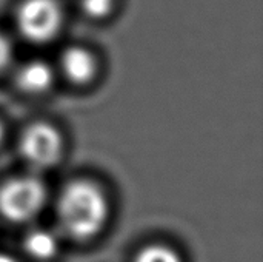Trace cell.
I'll list each match as a JSON object with an SVG mask.
<instances>
[{
    "label": "cell",
    "instance_id": "obj_4",
    "mask_svg": "<svg viewBox=\"0 0 263 262\" xmlns=\"http://www.w3.org/2000/svg\"><path fill=\"white\" fill-rule=\"evenodd\" d=\"M20 153L31 167L39 170L49 168L55 165L63 154V137L55 127L35 122L22 133Z\"/></svg>",
    "mask_w": 263,
    "mask_h": 262
},
{
    "label": "cell",
    "instance_id": "obj_3",
    "mask_svg": "<svg viewBox=\"0 0 263 262\" xmlns=\"http://www.w3.org/2000/svg\"><path fill=\"white\" fill-rule=\"evenodd\" d=\"M15 20L26 40L45 43L60 31L63 11L57 0H25L18 6Z\"/></svg>",
    "mask_w": 263,
    "mask_h": 262
},
{
    "label": "cell",
    "instance_id": "obj_6",
    "mask_svg": "<svg viewBox=\"0 0 263 262\" xmlns=\"http://www.w3.org/2000/svg\"><path fill=\"white\" fill-rule=\"evenodd\" d=\"M52 69L43 60H29L22 65L17 73L18 88L29 94H40L46 91L52 85Z\"/></svg>",
    "mask_w": 263,
    "mask_h": 262
},
{
    "label": "cell",
    "instance_id": "obj_7",
    "mask_svg": "<svg viewBox=\"0 0 263 262\" xmlns=\"http://www.w3.org/2000/svg\"><path fill=\"white\" fill-rule=\"evenodd\" d=\"M26 253L39 261H49L59 252V239L57 236L46 229H34L31 230L23 241Z\"/></svg>",
    "mask_w": 263,
    "mask_h": 262
},
{
    "label": "cell",
    "instance_id": "obj_9",
    "mask_svg": "<svg viewBox=\"0 0 263 262\" xmlns=\"http://www.w3.org/2000/svg\"><path fill=\"white\" fill-rule=\"evenodd\" d=\"M112 6H114V0H82L83 11L89 17H94V19L108 15Z\"/></svg>",
    "mask_w": 263,
    "mask_h": 262
},
{
    "label": "cell",
    "instance_id": "obj_12",
    "mask_svg": "<svg viewBox=\"0 0 263 262\" xmlns=\"http://www.w3.org/2000/svg\"><path fill=\"white\" fill-rule=\"evenodd\" d=\"M3 125H2V122H0V142H2V139H3Z\"/></svg>",
    "mask_w": 263,
    "mask_h": 262
},
{
    "label": "cell",
    "instance_id": "obj_11",
    "mask_svg": "<svg viewBox=\"0 0 263 262\" xmlns=\"http://www.w3.org/2000/svg\"><path fill=\"white\" fill-rule=\"evenodd\" d=\"M0 262H17L12 256L9 255H5V253H0Z\"/></svg>",
    "mask_w": 263,
    "mask_h": 262
},
{
    "label": "cell",
    "instance_id": "obj_2",
    "mask_svg": "<svg viewBox=\"0 0 263 262\" xmlns=\"http://www.w3.org/2000/svg\"><path fill=\"white\" fill-rule=\"evenodd\" d=\"M46 196V185L37 176L11 178L0 187V215L11 222L31 221L43 208Z\"/></svg>",
    "mask_w": 263,
    "mask_h": 262
},
{
    "label": "cell",
    "instance_id": "obj_8",
    "mask_svg": "<svg viewBox=\"0 0 263 262\" xmlns=\"http://www.w3.org/2000/svg\"><path fill=\"white\" fill-rule=\"evenodd\" d=\"M134 262H183L180 255L163 244H151L143 247L134 258Z\"/></svg>",
    "mask_w": 263,
    "mask_h": 262
},
{
    "label": "cell",
    "instance_id": "obj_5",
    "mask_svg": "<svg viewBox=\"0 0 263 262\" xmlns=\"http://www.w3.org/2000/svg\"><path fill=\"white\" fill-rule=\"evenodd\" d=\"M60 68L72 83H86L94 77L97 62L88 49L82 46H69L62 53Z\"/></svg>",
    "mask_w": 263,
    "mask_h": 262
},
{
    "label": "cell",
    "instance_id": "obj_1",
    "mask_svg": "<svg viewBox=\"0 0 263 262\" xmlns=\"http://www.w3.org/2000/svg\"><path fill=\"white\" fill-rule=\"evenodd\" d=\"M109 204L105 193L91 181L77 179L63 187L57 201L60 225L74 239H91L108 221Z\"/></svg>",
    "mask_w": 263,
    "mask_h": 262
},
{
    "label": "cell",
    "instance_id": "obj_10",
    "mask_svg": "<svg viewBox=\"0 0 263 262\" xmlns=\"http://www.w3.org/2000/svg\"><path fill=\"white\" fill-rule=\"evenodd\" d=\"M12 57V48L5 34L0 32V71H3Z\"/></svg>",
    "mask_w": 263,
    "mask_h": 262
}]
</instances>
